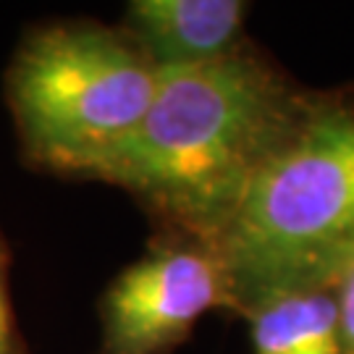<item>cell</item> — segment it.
Wrapping results in <instances>:
<instances>
[{
	"label": "cell",
	"instance_id": "6da1fadb",
	"mask_svg": "<svg viewBox=\"0 0 354 354\" xmlns=\"http://www.w3.org/2000/svg\"><path fill=\"white\" fill-rule=\"evenodd\" d=\"M304 92L252 39L213 64L168 68L137 131L87 181L127 192L152 228L215 239Z\"/></svg>",
	"mask_w": 354,
	"mask_h": 354
},
{
	"label": "cell",
	"instance_id": "7a4b0ae2",
	"mask_svg": "<svg viewBox=\"0 0 354 354\" xmlns=\"http://www.w3.org/2000/svg\"><path fill=\"white\" fill-rule=\"evenodd\" d=\"M215 244L241 304L330 283L354 254V87L307 89Z\"/></svg>",
	"mask_w": 354,
	"mask_h": 354
},
{
	"label": "cell",
	"instance_id": "3957f363",
	"mask_svg": "<svg viewBox=\"0 0 354 354\" xmlns=\"http://www.w3.org/2000/svg\"><path fill=\"white\" fill-rule=\"evenodd\" d=\"M160 76V66L121 24L55 19L32 26L3 76L24 163L87 181L137 131Z\"/></svg>",
	"mask_w": 354,
	"mask_h": 354
},
{
	"label": "cell",
	"instance_id": "277c9868",
	"mask_svg": "<svg viewBox=\"0 0 354 354\" xmlns=\"http://www.w3.org/2000/svg\"><path fill=\"white\" fill-rule=\"evenodd\" d=\"M97 313L100 354H171L207 313L236 315V294L213 239L152 228L145 254L105 286Z\"/></svg>",
	"mask_w": 354,
	"mask_h": 354
},
{
	"label": "cell",
	"instance_id": "5b68a950",
	"mask_svg": "<svg viewBox=\"0 0 354 354\" xmlns=\"http://www.w3.org/2000/svg\"><path fill=\"white\" fill-rule=\"evenodd\" d=\"M250 3L244 0H131L121 26L160 71L221 61L244 48Z\"/></svg>",
	"mask_w": 354,
	"mask_h": 354
},
{
	"label": "cell",
	"instance_id": "8992f818",
	"mask_svg": "<svg viewBox=\"0 0 354 354\" xmlns=\"http://www.w3.org/2000/svg\"><path fill=\"white\" fill-rule=\"evenodd\" d=\"M239 317L250 328L252 354H342L330 283L254 294L241 304Z\"/></svg>",
	"mask_w": 354,
	"mask_h": 354
},
{
	"label": "cell",
	"instance_id": "52a82bcc",
	"mask_svg": "<svg viewBox=\"0 0 354 354\" xmlns=\"http://www.w3.org/2000/svg\"><path fill=\"white\" fill-rule=\"evenodd\" d=\"M11 247L0 231V354H29L26 339L13 313L11 299Z\"/></svg>",
	"mask_w": 354,
	"mask_h": 354
},
{
	"label": "cell",
	"instance_id": "ba28073f",
	"mask_svg": "<svg viewBox=\"0 0 354 354\" xmlns=\"http://www.w3.org/2000/svg\"><path fill=\"white\" fill-rule=\"evenodd\" d=\"M339 313V336H342V354H354V254L339 268L330 281Z\"/></svg>",
	"mask_w": 354,
	"mask_h": 354
}]
</instances>
